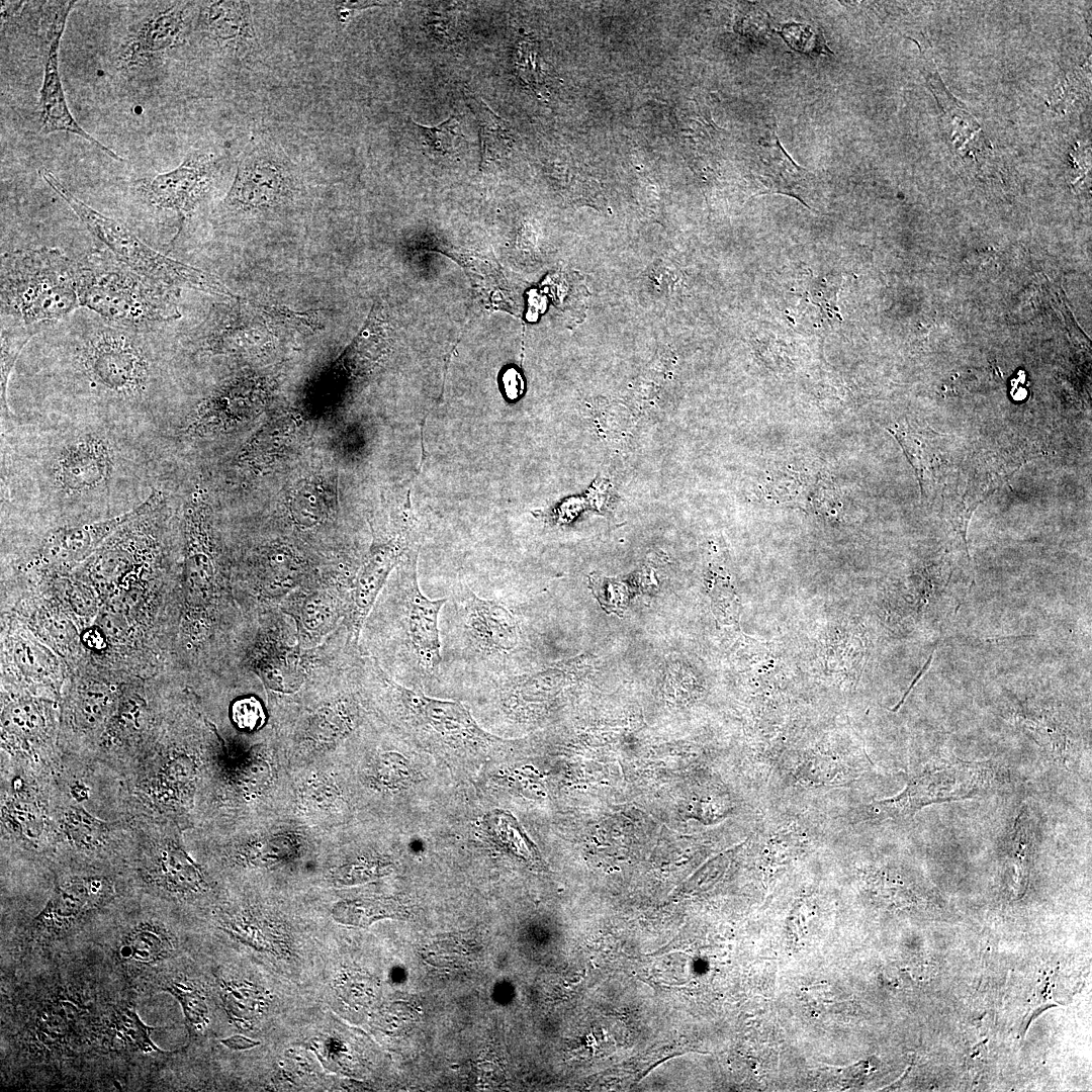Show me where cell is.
Masks as SVG:
<instances>
[{"mask_svg": "<svg viewBox=\"0 0 1092 1092\" xmlns=\"http://www.w3.org/2000/svg\"><path fill=\"white\" fill-rule=\"evenodd\" d=\"M219 993L224 1008L237 1022L255 1018L266 1005V999L255 987L243 983L218 980Z\"/></svg>", "mask_w": 1092, "mask_h": 1092, "instance_id": "cell-25", "label": "cell"}, {"mask_svg": "<svg viewBox=\"0 0 1092 1092\" xmlns=\"http://www.w3.org/2000/svg\"><path fill=\"white\" fill-rule=\"evenodd\" d=\"M107 893L108 888L100 879H69L56 887L34 922L50 930L68 928L100 904Z\"/></svg>", "mask_w": 1092, "mask_h": 1092, "instance_id": "cell-14", "label": "cell"}, {"mask_svg": "<svg viewBox=\"0 0 1092 1092\" xmlns=\"http://www.w3.org/2000/svg\"><path fill=\"white\" fill-rule=\"evenodd\" d=\"M445 607L452 612V645L456 659L495 677L505 673L518 649L521 628L513 611L495 600L480 598L458 583Z\"/></svg>", "mask_w": 1092, "mask_h": 1092, "instance_id": "cell-6", "label": "cell"}, {"mask_svg": "<svg viewBox=\"0 0 1092 1092\" xmlns=\"http://www.w3.org/2000/svg\"><path fill=\"white\" fill-rule=\"evenodd\" d=\"M51 444L41 455L40 474L54 500L81 504L110 495L124 455L109 429L73 430Z\"/></svg>", "mask_w": 1092, "mask_h": 1092, "instance_id": "cell-4", "label": "cell"}, {"mask_svg": "<svg viewBox=\"0 0 1092 1092\" xmlns=\"http://www.w3.org/2000/svg\"><path fill=\"white\" fill-rule=\"evenodd\" d=\"M145 334L104 321L75 334L66 359L77 391L107 406L134 410L150 403L159 363Z\"/></svg>", "mask_w": 1092, "mask_h": 1092, "instance_id": "cell-1", "label": "cell"}, {"mask_svg": "<svg viewBox=\"0 0 1092 1092\" xmlns=\"http://www.w3.org/2000/svg\"><path fill=\"white\" fill-rule=\"evenodd\" d=\"M260 311L273 325L299 333H313L322 328L318 310L293 311L285 306H260Z\"/></svg>", "mask_w": 1092, "mask_h": 1092, "instance_id": "cell-30", "label": "cell"}, {"mask_svg": "<svg viewBox=\"0 0 1092 1092\" xmlns=\"http://www.w3.org/2000/svg\"><path fill=\"white\" fill-rule=\"evenodd\" d=\"M293 188V176L286 157L270 145L261 143L239 161L220 210L230 214L264 211L287 202Z\"/></svg>", "mask_w": 1092, "mask_h": 1092, "instance_id": "cell-9", "label": "cell"}, {"mask_svg": "<svg viewBox=\"0 0 1092 1092\" xmlns=\"http://www.w3.org/2000/svg\"><path fill=\"white\" fill-rule=\"evenodd\" d=\"M74 4L73 1L57 3L51 22L43 79L39 91V130L42 134L54 132L73 133L93 144L109 157L123 161L118 154L81 127L67 104L59 71V50L67 19Z\"/></svg>", "mask_w": 1092, "mask_h": 1092, "instance_id": "cell-12", "label": "cell"}, {"mask_svg": "<svg viewBox=\"0 0 1092 1092\" xmlns=\"http://www.w3.org/2000/svg\"><path fill=\"white\" fill-rule=\"evenodd\" d=\"M176 291L100 256L79 264L80 306L109 325L129 331L149 333L178 318Z\"/></svg>", "mask_w": 1092, "mask_h": 1092, "instance_id": "cell-3", "label": "cell"}, {"mask_svg": "<svg viewBox=\"0 0 1092 1092\" xmlns=\"http://www.w3.org/2000/svg\"><path fill=\"white\" fill-rule=\"evenodd\" d=\"M758 151L760 180L769 191L794 192L807 172L798 167L779 143L776 130L760 140ZM795 195V192L793 193Z\"/></svg>", "mask_w": 1092, "mask_h": 1092, "instance_id": "cell-22", "label": "cell"}, {"mask_svg": "<svg viewBox=\"0 0 1092 1092\" xmlns=\"http://www.w3.org/2000/svg\"><path fill=\"white\" fill-rule=\"evenodd\" d=\"M174 950L167 930L153 922H143L129 929L121 938L118 954L129 963L151 965L168 958Z\"/></svg>", "mask_w": 1092, "mask_h": 1092, "instance_id": "cell-21", "label": "cell"}, {"mask_svg": "<svg viewBox=\"0 0 1092 1092\" xmlns=\"http://www.w3.org/2000/svg\"><path fill=\"white\" fill-rule=\"evenodd\" d=\"M174 3L140 21L122 41L117 55L127 70L157 65L181 39L186 27L187 5Z\"/></svg>", "mask_w": 1092, "mask_h": 1092, "instance_id": "cell-13", "label": "cell"}, {"mask_svg": "<svg viewBox=\"0 0 1092 1092\" xmlns=\"http://www.w3.org/2000/svg\"><path fill=\"white\" fill-rule=\"evenodd\" d=\"M40 329L19 325H1L0 401L2 419L10 414L7 392L12 370L22 349Z\"/></svg>", "mask_w": 1092, "mask_h": 1092, "instance_id": "cell-24", "label": "cell"}, {"mask_svg": "<svg viewBox=\"0 0 1092 1092\" xmlns=\"http://www.w3.org/2000/svg\"><path fill=\"white\" fill-rule=\"evenodd\" d=\"M889 431L894 435L902 447L904 454L917 475L922 490L924 474L930 469L933 462V454L927 450L926 444L922 443L913 433L898 428L893 430L889 429Z\"/></svg>", "mask_w": 1092, "mask_h": 1092, "instance_id": "cell-32", "label": "cell"}, {"mask_svg": "<svg viewBox=\"0 0 1092 1092\" xmlns=\"http://www.w3.org/2000/svg\"><path fill=\"white\" fill-rule=\"evenodd\" d=\"M223 159L191 153L176 168L136 181V191L148 205L175 212L182 225L206 195Z\"/></svg>", "mask_w": 1092, "mask_h": 1092, "instance_id": "cell-11", "label": "cell"}, {"mask_svg": "<svg viewBox=\"0 0 1092 1092\" xmlns=\"http://www.w3.org/2000/svg\"><path fill=\"white\" fill-rule=\"evenodd\" d=\"M465 101L479 127L482 169L502 164L512 153L514 139L509 123L496 114L480 97L468 91Z\"/></svg>", "mask_w": 1092, "mask_h": 1092, "instance_id": "cell-19", "label": "cell"}, {"mask_svg": "<svg viewBox=\"0 0 1092 1092\" xmlns=\"http://www.w3.org/2000/svg\"><path fill=\"white\" fill-rule=\"evenodd\" d=\"M131 511L132 509L98 523L55 531L47 537L41 546V559L52 564H62L84 558L105 537L115 531L130 516Z\"/></svg>", "mask_w": 1092, "mask_h": 1092, "instance_id": "cell-16", "label": "cell"}, {"mask_svg": "<svg viewBox=\"0 0 1092 1092\" xmlns=\"http://www.w3.org/2000/svg\"><path fill=\"white\" fill-rule=\"evenodd\" d=\"M232 719L240 729L252 731L262 726L265 713L256 698H243L232 706Z\"/></svg>", "mask_w": 1092, "mask_h": 1092, "instance_id": "cell-33", "label": "cell"}, {"mask_svg": "<svg viewBox=\"0 0 1092 1092\" xmlns=\"http://www.w3.org/2000/svg\"><path fill=\"white\" fill-rule=\"evenodd\" d=\"M151 881L171 892H196L202 877L194 863L172 845L158 846L148 870Z\"/></svg>", "mask_w": 1092, "mask_h": 1092, "instance_id": "cell-20", "label": "cell"}, {"mask_svg": "<svg viewBox=\"0 0 1092 1092\" xmlns=\"http://www.w3.org/2000/svg\"><path fill=\"white\" fill-rule=\"evenodd\" d=\"M415 124L421 132L426 147L439 157L451 156L457 151L463 139L457 116H450L434 126H426L418 122H415Z\"/></svg>", "mask_w": 1092, "mask_h": 1092, "instance_id": "cell-29", "label": "cell"}, {"mask_svg": "<svg viewBox=\"0 0 1092 1092\" xmlns=\"http://www.w3.org/2000/svg\"><path fill=\"white\" fill-rule=\"evenodd\" d=\"M223 930L232 936L257 949L284 951L288 948L287 939L276 928L265 922H250L246 917L231 919L224 923Z\"/></svg>", "mask_w": 1092, "mask_h": 1092, "instance_id": "cell-26", "label": "cell"}, {"mask_svg": "<svg viewBox=\"0 0 1092 1092\" xmlns=\"http://www.w3.org/2000/svg\"><path fill=\"white\" fill-rule=\"evenodd\" d=\"M485 824L491 837L500 842L499 844L520 850V852L524 850L527 853L530 852V842L510 815L502 811L490 813L486 817Z\"/></svg>", "mask_w": 1092, "mask_h": 1092, "instance_id": "cell-31", "label": "cell"}, {"mask_svg": "<svg viewBox=\"0 0 1092 1092\" xmlns=\"http://www.w3.org/2000/svg\"><path fill=\"white\" fill-rule=\"evenodd\" d=\"M163 990L173 995L181 1004L189 1029L202 1030L208 1023V1008L201 991L194 985L173 980Z\"/></svg>", "mask_w": 1092, "mask_h": 1092, "instance_id": "cell-28", "label": "cell"}, {"mask_svg": "<svg viewBox=\"0 0 1092 1092\" xmlns=\"http://www.w3.org/2000/svg\"><path fill=\"white\" fill-rule=\"evenodd\" d=\"M403 548V544L393 541L377 545L362 566L353 589L352 622L355 632L358 633L362 627Z\"/></svg>", "mask_w": 1092, "mask_h": 1092, "instance_id": "cell-17", "label": "cell"}, {"mask_svg": "<svg viewBox=\"0 0 1092 1092\" xmlns=\"http://www.w3.org/2000/svg\"><path fill=\"white\" fill-rule=\"evenodd\" d=\"M221 1042L223 1044H225L226 1046H229L230 1049H241V1050L251 1048V1046H254V1045L257 1044L256 1041H252L251 1039L240 1036V1035L229 1037L226 1039L221 1040Z\"/></svg>", "mask_w": 1092, "mask_h": 1092, "instance_id": "cell-36", "label": "cell"}, {"mask_svg": "<svg viewBox=\"0 0 1092 1092\" xmlns=\"http://www.w3.org/2000/svg\"><path fill=\"white\" fill-rule=\"evenodd\" d=\"M372 667L404 723L419 736L469 748H486L499 742L478 726L461 703L434 699L419 690L400 686L389 678L376 661Z\"/></svg>", "mask_w": 1092, "mask_h": 1092, "instance_id": "cell-7", "label": "cell"}, {"mask_svg": "<svg viewBox=\"0 0 1092 1092\" xmlns=\"http://www.w3.org/2000/svg\"><path fill=\"white\" fill-rule=\"evenodd\" d=\"M83 640L87 647L94 650H102L106 646L104 635L95 628L87 630L83 635Z\"/></svg>", "mask_w": 1092, "mask_h": 1092, "instance_id": "cell-35", "label": "cell"}, {"mask_svg": "<svg viewBox=\"0 0 1092 1092\" xmlns=\"http://www.w3.org/2000/svg\"><path fill=\"white\" fill-rule=\"evenodd\" d=\"M247 311L240 301L214 306L198 329V341L203 350L214 354L232 352L247 338L266 334L267 327Z\"/></svg>", "mask_w": 1092, "mask_h": 1092, "instance_id": "cell-15", "label": "cell"}, {"mask_svg": "<svg viewBox=\"0 0 1092 1092\" xmlns=\"http://www.w3.org/2000/svg\"><path fill=\"white\" fill-rule=\"evenodd\" d=\"M156 1029L145 1024L133 1008L122 1007L111 1018L110 1042L114 1048L125 1051L161 1052L151 1038V1033Z\"/></svg>", "mask_w": 1092, "mask_h": 1092, "instance_id": "cell-23", "label": "cell"}, {"mask_svg": "<svg viewBox=\"0 0 1092 1092\" xmlns=\"http://www.w3.org/2000/svg\"><path fill=\"white\" fill-rule=\"evenodd\" d=\"M515 66L518 69V73L524 81L535 86L540 84V71L537 69L535 62V55L531 49V46L527 42L520 44V48L516 52Z\"/></svg>", "mask_w": 1092, "mask_h": 1092, "instance_id": "cell-34", "label": "cell"}, {"mask_svg": "<svg viewBox=\"0 0 1092 1092\" xmlns=\"http://www.w3.org/2000/svg\"><path fill=\"white\" fill-rule=\"evenodd\" d=\"M200 24L207 36L221 47L239 48L255 36L249 3L243 1L205 2Z\"/></svg>", "mask_w": 1092, "mask_h": 1092, "instance_id": "cell-18", "label": "cell"}, {"mask_svg": "<svg viewBox=\"0 0 1092 1092\" xmlns=\"http://www.w3.org/2000/svg\"><path fill=\"white\" fill-rule=\"evenodd\" d=\"M38 172L93 237L99 240L118 262L134 273L172 289L190 288L235 298L215 276L160 253L140 239L126 224L102 214L77 198L50 169L41 167Z\"/></svg>", "mask_w": 1092, "mask_h": 1092, "instance_id": "cell-5", "label": "cell"}, {"mask_svg": "<svg viewBox=\"0 0 1092 1092\" xmlns=\"http://www.w3.org/2000/svg\"><path fill=\"white\" fill-rule=\"evenodd\" d=\"M400 913L396 903L387 900H356L338 903L333 909L335 919L348 925L363 926L384 917Z\"/></svg>", "mask_w": 1092, "mask_h": 1092, "instance_id": "cell-27", "label": "cell"}, {"mask_svg": "<svg viewBox=\"0 0 1092 1092\" xmlns=\"http://www.w3.org/2000/svg\"><path fill=\"white\" fill-rule=\"evenodd\" d=\"M448 598L431 600L420 589L411 561L397 589V629L403 655L419 681L437 678L443 663L440 614Z\"/></svg>", "mask_w": 1092, "mask_h": 1092, "instance_id": "cell-8", "label": "cell"}, {"mask_svg": "<svg viewBox=\"0 0 1092 1092\" xmlns=\"http://www.w3.org/2000/svg\"><path fill=\"white\" fill-rule=\"evenodd\" d=\"M992 779L990 765L956 760L913 778L899 796L877 805L889 816H908L928 804L975 796L988 788Z\"/></svg>", "mask_w": 1092, "mask_h": 1092, "instance_id": "cell-10", "label": "cell"}, {"mask_svg": "<svg viewBox=\"0 0 1092 1092\" xmlns=\"http://www.w3.org/2000/svg\"><path fill=\"white\" fill-rule=\"evenodd\" d=\"M79 264L40 247L1 257V325L43 328L80 307Z\"/></svg>", "mask_w": 1092, "mask_h": 1092, "instance_id": "cell-2", "label": "cell"}]
</instances>
